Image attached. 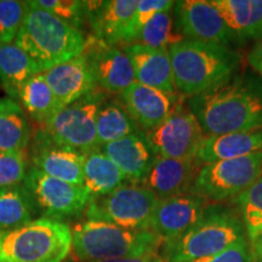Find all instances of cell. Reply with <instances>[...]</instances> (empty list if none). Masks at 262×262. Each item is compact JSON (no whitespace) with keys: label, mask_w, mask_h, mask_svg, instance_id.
Returning a JSON list of instances; mask_svg holds the SVG:
<instances>
[{"label":"cell","mask_w":262,"mask_h":262,"mask_svg":"<svg viewBox=\"0 0 262 262\" xmlns=\"http://www.w3.org/2000/svg\"><path fill=\"white\" fill-rule=\"evenodd\" d=\"M187 104L205 136L262 127V83L251 75H233Z\"/></svg>","instance_id":"1"},{"label":"cell","mask_w":262,"mask_h":262,"mask_svg":"<svg viewBox=\"0 0 262 262\" xmlns=\"http://www.w3.org/2000/svg\"><path fill=\"white\" fill-rule=\"evenodd\" d=\"M176 89L193 97L228 80L239 66L228 47L182 39L168 48Z\"/></svg>","instance_id":"2"},{"label":"cell","mask_w":262,"mask_h":262,"mask_svg":"<svg viewBox=\"0 0 262 262\" xmlns=\"http://www.w3.org/2000/svg\"><path fill=\"white\" fill-rule=\"evenodd\" d=\"M247 239L241 215L222 205H208L202 217L179 237L164 241L159 255L165 262H191L212 256Z\"/></svg>","instance_id":"3"},{"label":"cell","mask_w":262,"mask_h":262,"mask_svg":"<svg viewBox=\"0 0 262 262\" xmlns=\"http://www.w3.org/2000/svg\"><path fill=\"white\" fill-rule=\"evenodd\" d=\"M15 44L28 55L41 73L83 54L88 37L56 16L28 2Z\"/></svg>","instance_id":"4"},{"label":"cell","mask_w":262,"mask_h":262,"mask_svg":"<svg viewBox=\"0 0 262 262\" xmlns=\"http://www.w3.org/2000/svg\"><path fill=\"white\" fill-rule=\"evenodd\" d=\"M163 241L150 231H129L85 220L72 229V251L79 261L97 262L159 251Z\"/></svg>","instance_id":"5"},{"label":"cell","mask_w":262,"mask_h":262,"mask_svg":"<svg viewBox=\"0 0 262 262\" xmlns=\"http://www.w3.org/2000/svg\"><path fill=\"white\" fill-rule=\"evenodd\" d=\"M71 250L72 229L63 221L39 217L0 229V262H63Z\"/></svg>","instance_id":"6"},{"label":"cell","mask_w":262,"mask_h":262,"mask_svg":"<svg viewBox=\"0 0 262 262\" xmlns=\"http://www.w3.org/2000/svg\"><path fill=\"white\" fill-rule=\"evenodd\" d=\"M158 198L137 183H125L106 195L89 203L84 215L86 220L101 221L129 231H149Z\"/></svg>","instance_id":"7"},{"label":"cell","mask_w":262,"mask_h":262,"mask_svg":"<svg viewBox=\"0 0 262 262\" xmlns=\"http://www.w3.org/2000/svg\"><path fill=\"white\" fill-rule=\"evenodd\" d=\"M262 173V153L203 164L191 193L220 203L233 199L250 187Z\"/></svg>","instance_id":"8"},{"label":"cell","mask_w":262,"mask_h":262,"mask_svg":"<svg viewBox=\"0 0 262 262\" xmlns=\"http://www.w3.org/2000/svg\"><path fill=\"white\" fill-rule=\"evenodd\" d=\"M106 100L103 91L96 89L57 112L41 127L52 140L83 155L100 148L96 135V117Z\"/></svg>","instance_id":"9"},{"label":"cell","mask_w":262,"mask_h":262,"mask_svg":"<svg viewBox=\"0 0 262 262\" xmlns=\"http://www.w3.org/2000/svg\"><path fill=\"white\" fill-rule=\"evenodd\" d=\"M24 185L31 195L39 217L62 221L84 214L91 196L83 185L51 178L29 166Z\"/></svg>","instance_id":"10"},{"label":"cell","mask_w":262,"mask_h":262,"mask_svg":"<svg viewBox=\"0 0 262 262\" xmlns=\"http://www.w3.org/2000/svg\"><path fill=\"white\" fill-rule=\"evenodd\" d=\"M146 136L157 156L178 160L196 159L206 137L198 119L183 101L165 122L146 133Z\"/></svg>","instance_id":"11"},{"label":"cell","mask_w":262,"mask_h":262,"mask_svg":"<svg viewBox=\"0 0 262 262\" xmlns=\"http://www.w3.org/2000/svg\"><path fill=\"white\" fill-rule=\"evenodd\" d=\"M173 21L183 39L228 47L237 40L211 2L185 0L173 5Z\"/></svg>","instance_id":"12"},{"label":"cell","mask_w":262,"mask_h":262,"mask_svg":"<svg viewBox=\"0 0 262 262\" xmlns=\"http://www.w3.org/2000/svg\"><path fill=\"white\" fill-rule=\"evenodd\" d=\"M28 158L32 166L51 178L83 185L85 155L54 141L41 126L33 131Z\"/></svg>","instance_id":"13"},{"label":"cell","mask_w":262,"mask_h":262,"mask_svg":"<svg viewBox=\"0 0 262 262\" xmlns=\"http://www.w3.org/2000/svg\"><path fill=\"white\" fill-rule=\"evenodd\" d=\"M83 54L95 84L101 91L122 94L136 81L129 57L116 45H108L90 35Z\"/></svg>","instance_id":"14"},{"label":"cell","mask_w":262,"mask_h":262,"mask_svg":"<svg viewBox=\"0 0 262 262\" xmlns=\"http://www.w3.org/2000/svg\"><path fill=\"white\" fill-rule=\"evenodd\" d=\"M208 205L206 199L193 193L158 199L149 221V231L163 242L179 237L202 217Z\"/></svg>","instance_id":"15"},{"label":"cell","mask_w":262,"mask_h":262,"mask_svg":"<svg viewBox=\"0 0 262 262\" xmlns=\"http://www.w3.org/2000/svg\"><path fill=\"white\" fill-rule=\"evenodd\" d=\"M120 101L137 126L148 133L165 122L182 98L135 81L120 94Z\"/></svg>","instance_id":"16"},{"label":"cell","mask_w":262,"mask_h":262,"mask_svg":"<svg viewBox=\"0 0 262 262\" xmlns=\"http://www.w3.org/2000/svg\"><path fill=\"white\" fill-rule=\"evenodd\" d=\"M202 165L198 159L178 160L157 157L148 172L137 185L149 189L158 199L191 193Z\"/></svg>","instance_id":"17"},{"label":"cell","mask_w":262,"mask_h":262,"mask_svg":"<svg viewBox=\"0 0 262 262\" xmlns=\"http://www.w3.org/2000/svg\"><path fill=\"white\" fill-rule=\"evenodd\" d=\"M139 0L86 2V24L91 37L108 45L123 42Z\"/></svg>","instance_id":"18"},{"label":"cell","mask_w":262,"mask_h":262,"mask_svg":"<svg viewBox=\"0 0 262 262\" xmlns=\"http://www.w3.org/2000/svg\"><path fill=\"white\" fill-rule=\"evenodd\" d=\"M133 66L137 83L176 95L171 61L168 48L155 49L142 44L125 45L123 49Z\"/></svg>","instance_id":"19"},{"label":"cell","mask_w":262,"mask_h":262,"mask_svg":"<svg viewBox=\"0 0 262 262\" xmlns=\"http://www.w3.org/2000/svg\"><path fill=\"white\" fill-rule=\"evenodd\" d=\"M100 148L122 170L129 183H139L158 157L143 131L101 146Z\"/></svg>","instance_id":"20"},{"label":"cell","mask_w":262,"mask_h":262,"mask_svg":"<svg viewBox=\"0 0 262 262\" xmlns=\"http://www.w3.org/2000/svg\"><path fill=\"white\" fill-rule=\"evenodd\" d=\"M45 79L62 107L97 89L84 54L44 72Z\"/></svg>","instance_id":"21"},{"label":"cell","mask_w":262,"mask_h":262,"mask_svg":"<svg viewBox=\"0 0 262 262\" xmlns=\"http://www.w3.org/2000/svg\"><path fill=\"white\" fill-rule=\"evenodd\" d=\"M262 153V127L206 136L196 159L202 164Z\"/></svg>","instance_id":"22"},{"label":"cell","mask_w":262,"mask_h":262,"mask_svg":"<svg viewBox=\"0 0 262 262\" xmlns=\"http://www.w3.org/2000/svg\"><path fill=\"white\" fill-rule=\"evenodd\" d=\"M237 39L262 38L261 0H211Z\"/></svg>","instance_id":"23"},{"label":"cell","mask_w":262,"mask_h":262,"mask_svg":"<svg viewBox=\"0 0 262 262\" xmlns=\"http://www.w3.org/2000/svg\"><path fill=\"white\" fill-rule=\"evenodd\" d=\"M33 131L28 116L18 101L0 98V155L27 150Z\"/></svg>","instance_id":"24"},{"label":"cell","mask_w":262,"mask_h":262,"mask_svg":"<svg viewBox=\"0 0 262 262\" xmlns=\"http://www.w3.org/2000/svg\"><path fill=\"white\" fill-rule=\"evenodd\" d=\"M38 73L41 72L15 41L0 44V85L8 97L18 101L22 88Z\"/></svg>","instance_id":"25"},{"label":"cell","mask_w":262,"mask_h":262,"mask_svg":"<svg viewBox=\"0 0 262 262\" xmlns=\"http://www.w3.org/2000/svg\"><path fill=\"white\" fill-rule=\"evenodd\" d=\"M126 182L122 170L104 155L101 148L85 155L83 186L90 194L91 201L113 192Z\"/></svg>","instance_id":"26"},{"label":"cell","mask_w":262,"mask_h":262,"mask_svg":"<svg viewBox=\"0 0 262 262\" xmlns=\"http://www.w3.org/2000/svg\"><path fill=\"white\" fill-rule=\"evenodd\" d=\"M18 102L24 107L32 120L45 125L62 107L54 91L45 79L44 73H38L29 79L22 88Z\"/></svg>","instance_id":"27"},{"label":"cell","mask_w":262,"mask_h":262,"mask_svg":"<svg viewBox=\"0 0 262 262\" xmlns=\"http://www.w3.org/2000/svg\"><path fill=\"white\" fill-rule=\"evenodd\" d=\"M131 119L120 100H104L96 117V135L98 146H104L123 137L141 133Z\"/></svg>","instance_id":"28"},{"label":"cell","mask_w":262,"mask_h":262,"mask_svg":"<svg viewBox=\"0 0 262 262\" xmlns=\"http://www.w3.org/2000/svg\"><path fill=\"white\" fill-rule=\"evenodd\" d=\"M39 219L24 183L0 188V229L22 227Z\"/></svg>","instance_id":"29"},{"label":"cell","mask_w":262,"mask_h":262,"mask_svg":"<svg viewBox=\"0 0 262 262\" xmlns=\"http://www.w3.org/2000/svg\"><path fill=\"white\" fill-rule=\"evenodd\" d=\"M234 204L243 220L247 238L251 242L262 231V173L250 187L235 196Z\"/></svg>","instance_id":"30"},{"label":"cell","mask_w":262,"mask_h":262,"mask_svg":"<svg viewBox=\"0 0 262 262\" xmlns=\"http://www.w3.org/2000/svg\"><path fill=\"white\" fill-rule=\"evenodd\" d=\"M173 9V8H172ZM172 9L157 14L150 18L137 37L135 44H142L146 47L160 49L169 48L173 42L182 40L181 35H173V16Z\"/></svg>","instance_id":"31"},{"label":"cell","mask_w":262,"mask_h":262,"mask_svg":"<svg viewBox=\"0 0 262 262\" xmlns=\"http://www.w3.org/2000/svg\"><path fill=\"white\" fill-rule=\"evenodd\" d=\"M31 5L50 12L64 24L83 32L86 24V2L79 0H31Z\"/></svg>","instance_id":"32"},{"label":"cell","mask_w":262,"mask_h":262,"mask_svg":"<svg viewBox=\"0 0 262 262\" xmlns=\"http://www.w3.org/2000/svg\"><path fill=\"white\" fill-rule=\"evenodd\" d=\"M173 5L175 2L172 0H139L123 42L126 45L135 44L141 31L150 21V18L159 12L171 10Z\"/></svg>","instance_id":"33"},{"label":"cell","mask_w":262,"mask_h":262,"mask_svg":"<svg viewBox=\"0 0 262 262\" xmlns=\"http://www.w3.org/2000/svg\"><path fill=\"white\" fill-rule=\"evenodd\" d=\"M26 10V2L0 0V44L15 41L24 21Z\"/></svg>","instance_id":"34"},{"label":"cell","mask_w":262,"mask_h":262,"mask_svg":"<svg viewBox=\"0 0 262 262\" xmlns=\"http://www.w3.org/2000/svg\"><path fill=\"white\" fill-rule=\"evenodd\" d=\"M28 152L0 155V188L24 183L28 171Z\"/></svg>","instance_id":"35"},{"label":"cell","mask_w":262,"mask_h":262,"mask_svg":"<svg viewBox=\"0 0 262 262\" xmlns=\"http://www.w3.org/2000/svg\"><path fill=\"white\" fill-rule=\"evenodd\" d=\"M191 262H254V260L251 256L250 245L248 243V239H245L221 253Z\"/></svg>","instance_id":"36"},{"label":"cell","mask_w":262,"mask_h":262,"mask_svg":"<svg viewBox=\"0 0 262 262\" xmlns=\"http://www.w3.org/2000/svg\"><path fill=\"white\" fill-rule=\"evenodd\" d=\"M97 262H165L159 255V251H153V253H147L143 255H137V256H126L119 258H111V260H103Z\"/></svg>","instance_id":"37"},{"label":"cell","mask_w":262,"mask_h":262,"mask_svg":"<svg viewBox=\"0 0 262 262\" xmlns=\"http://www.w3.org/2000/svg\"><path fill=\"white\" fill-rule=\"evenodd\" d=\"M248 62L262 77V39L258 40L248 55Z\"/></svg>","instance_id":"38"},{"label":"cell","mask_w":262,"mask_h":262,"mask_svg":"<svg viewBox=\"0 0 262 262\" xmlns=\"http://www.w3.org/2000/svg\"><path fill=\"white\" fill-rule=\"evenodd\" d=\"M249 245H250L251 256H253L254 262H262V231L253 241L249 242Z\"/></svg>","instance_id":"39"}]
</instances>
